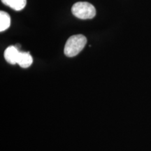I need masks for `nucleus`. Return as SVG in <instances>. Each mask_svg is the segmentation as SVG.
I'll return each mask as SVG.
<instances>
[{
    "mask_svg": "<svg viewBox=\"0 0 151 151\" xmlns=\"http://www.w3.org/2000/svg\"><path fill=\"white\" fill-rule=\"evenodd\" d=\"M10 16L4 11H0V32H2L8 29L10 27Z\"/></svg>",
    "mask_w": 151,
    "mask_h": 151,
    "instance_id": "obj_6",
    "label": "nucleus"
},
{
    "mask_svg": "<svg viewBox=\"0 0 151 151\" xmlns=\"http://www.w3.org/2000/svg\"><path fill=\"white\" fill-rule=\"evenodd\" d=\"M87 43V39L84 35H77L71 36L66 42L64 52L69 58L76 56L82 51Z\"/></svg>",
    "mask_w": 151,
    "mask_h": 151,
    "instance_id": "obj_1",
    "label": "nucleus"
},
{
    "mask_svg": "<svg viewBox=\"0 0 151 151\" xmlns=\"http://www.w3.org/2000/svg\"><path fill=\"white\" fill-rule=\"evenodd\" d=\"M20 51L18 48L15 46H9L4 51V58L8 63L11 65H16Z\"/></svg>",
    "mask_w": 151,
    "mask_h": 151,
    "instance_id": "obj_3",
    "label": "nucleus"
},
{
    "mask_svg": "<svg viewBox=\"0 0 151 151\" xmlns=\"http://www.w3.org/2000/svg\"><path fill=\"white\" fill-rule=\"evenodd\" d=\"M1 2L15 11H21L25 7L27 0H1Z\"/></svg>",
    "mask_w": 151,
    "mask_h": 151,
    "instance_id": "obj_5",
    "label": "nucleus"
},
{
    "mask_svg": "<svg viewBox=\"0 0 151 151\" xmlns=\"http://www.w3.org/2000/svg\"><path fill=\"white\" fill-rule=\"evenodd\" d=\"M71 12L76 18L86 20L92 19L95 16L96 9L91 4L86 1H79L73 5Z\"/></svg>",
    "mask_w": 151,
    "mask_h": 151,
    "instance_id": "obj_2",
    "label": "nucleus"
},
{
    "mask_svg": "<svg viewBox=\"0 0 151 151\" xmlns=\"http://www.w3.org/2000/svg\"><path fill=\"white\" fill-rule=\"evenodd\" d=\"M33 62L32 57L29 52H20L19 53L17 64L22 68H28Z\"/></svg>",
    "mask_w": 151,
    "mask_h": 151,
    "instance_id": "obj_4",
    "label": "nucleus"
}]
</instances>
